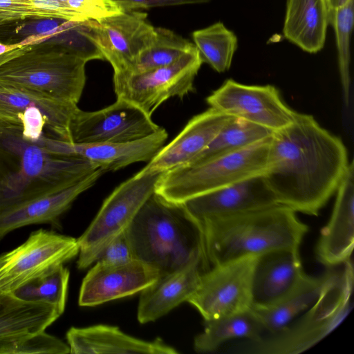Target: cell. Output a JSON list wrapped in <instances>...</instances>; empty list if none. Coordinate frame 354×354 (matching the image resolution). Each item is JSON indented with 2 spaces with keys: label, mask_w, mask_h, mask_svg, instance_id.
Segmentation results:
<instances>
[{
  "label": "cell",
  "mask_w": 354,
  "mask_h": 354,
  "mask_svg": "<svg viewBox=\"0 0 354 354\" xmlns=\"http://www.w3.org/2000/svg\"><path fill=\"white\" fill-rule=\"evenodd\" d=\"M348 165L342 140L313 115L296 112L291 124L272 133L262 176L278 204L317 216Z\"/></svg>",
  "instance_id": "cell-1"
},
{
  "label": "cell",
  "mask_w": 354,
  "mask_h": 354,
  "mask_svg": "<svg viewBox=\"0 0 354 354\" xmlns=\"http://www.w3.org/2000/svg\"><path fill=\"white\" fill-rule=\"evenodd\" d=\"M98 168L82 158L56 154L26 138L19 125L0 120V213L66 189Z\"/></svg>",
  "instance_id": "cell-2"
},
{
  "label": "cell",
  "mask_w": 354,
  "mask_h": 354,
  "mask_svg": "<svg viewBox=\"0 0 354 354\" xmlns=\"http://www.w3.org/2000/svg\"><path fill=\"white\" fill-rule=\"evenodd\" d=\"M196 227L203 269L275 250L299 251L308 230L294 210L282 205L209 219Z\"/></svg>",
  "instance_id": "cell-3"
},
{
  "label": "cell",
  "mask_w": 354,
  "mask_h": 354,
  "mask_svg": "<svg viewBox=\"0 0 354 354\" xmlns=\"http://www.w3.org/2000/svg\"><path fill=\"white\" fill-rule=\"evenodd\" d=\"M136 259L172 272L201 254L198 230L180 205L169 203L155 192L125 230Z\"/></svg>",
  "instance_id": "cell-4"
},
{
  "label": "cell",
  "mask_w": 354,
  "mask_h": 354,
  "mask_svg": "<svg viewBox=\"0 0 354 354\" xmlns=\"http://www.w3.org/2000/svg\"><path fill=\"white\" fill-rule=\"evenodd\" d=\"M86 63L50 38L0 55V84L77 104L86 84Z\"/></svg>",
  "instance_id": "cell-5"
},
{
  "label": "cell",
  "mask_w": 354,
  "mask_h": 354,
  "mask_svg": "<svg viewBox=\"0 0 354 354\" xmlns=\"http://www.w3.org/2000/svg\"><path fill=\"white\" fill-rule=\"evenodd\" d=\"M270 137L233 152L162 172L155 193L169 203L181 205L194 197L263 175Z\"/></svg>",
  "instance_id": "cell-6"
},
{
  "label": "cell",
  "mask_w": 354,
  "mask_h": 354,
  "mask_svg": "<svg viewBox=\"0 0 354 354\" xmlns=\"http://www.w3.org/2000/svg\"><path fill=\"white\" fill-rule=\"evenodd\" d=\"M338 279L330 286L298 320L282 330L267 335L241 348L243 353L255 354H297L311 348L346 317L352 308L353 266L350 260L343 264Z\"/></svg>",
  "instance_id": "cell-7"
},
{
  "label": "cell",
  "mask_w": 354,
  "mask_h": 354,
  "mask_svg": "<svg viewBox=\"0 0 354 354\" xmlns=\"http://www.w3.org/2000/svg\"><path fill=\"white\" fill-rule=\"evenodd\" d=\"M160 174L143 167L116 187L104 201L90 225L77 239L78 269H85L95 262L104 248L125 231L145 202L155 192Z\"/></svg>",
  "instance_id": "cell-8"
},
{
  "label": "cell",
  "mask_w": 354,
  "mask_h": 354,
  "mask_svg": "<svg viewBox=\"0 0 354 354\" xmlns=\"http://www.w3.org/2000/svg\"><path fill=\"white\" fill-rule=\"evenodd\" d=\"M77 104L21 87L0 84V120L19 125L35 142L52 138L72 142L71 122Z\"/></svg>",
  "instance_id": "cell-9"
},
{
  "label": "cell",
  "mask_w": 354,
  "mask_h": 354,
  "mask_svg": "<svg viewBox=\"0 0 354 354\" xmlns=\"http://www.w3.org/2000/svg\"><path fill=\"white\" fill-rule=\"evenodd\" d=\"M203 60L196 47L173 64L140 73L113 74L117 98L124 99L151 116L167 100L183 98L194 90Z\"/></svg>",
  "instance_id": "cell-10"
},
{
  "label": "cell",
  "mask_w": 354,
  "mask_h": 354,
  "mask_svg": "<svg viewBox=\"0 0 354 354\" xmlns=\"http://www.w3.org/2000/svg\"><path fill=\"white\" fill-rule=\"evenodd\" d=\"M258 256H248L212 266L201 273L187 300L205 321L249 310Z\"/></svg>",
  "instance_id": "cell-11"
},
{
  "label": "cell",
  "mask_w": 354,
  "mask_h": 354,
  "mask_svg": "<svg viewBox=\"0 0 354 354\" xmlns=\"http://www.w3.org/2000/svg\"><path fill=\"white\" fill-rule=\"evenodd\" d=\"M78 252L75 238L43 229L32 232L21 245L0 254V295L12 293Z\"/></svg>",
  "instance_id": "cell-12"
},
{
  "label": "cell",
  "mask_w": 354,
  "mask_h": 354,
  "mask_svg": "<svg viewBox=\"0 0 354 354\" xmlns=\"http://www.w3.org/2000/svg\"><path fill=\"white\" fill-rule=\"evenodd\" d=\"M206 102L210 108L223 114L273 132L291 124L296 113L274 86L245 85L233 80H227L206 98Z\"/></svg>",
  "instance_id": "cell-13"
},
{
  "label": "cell",
  "mask_w": 354,
  "mask_h": 354,
  "mask_svg": "<svg viewBox=\"0 0 354 354\" xmlns=\"http://www.w3.org/2000/svg\"><path fill=\"white\" fill-rule=\"evenodd\" d=\"M151 116L133 104L117 98L112 104L95 111L80 109L71 122L72 142H127L161 129Z\"/></svg>",
  "instance_id": "cell-14"
},
{
  "label": "cell",
  "mask_w": 354,
  "mask_h": 354,
  "mask_svg": "<svg viewBox=\"0 0 354 354\" xmlns=\"http://www.w3.org/2000/svg\"><path fill=\"white\" fill-rule=\"evenodd\" d=\"M89 35L113 74L128 72L139 55L153 41L155 27L147 14L124 11L98 21L90 20Z\"/></svg>",
  "instance_id": "cell-15"
},
{
  "label": "cell",
  "mask_w": 354,
  "mask_h": 354,
  "mask_svg": "<svg viewBox=\"0 0 354 354\" xmlns=\"http://www.w3.org/2000/svg\"><path fill=\"white\" fill-rule=\"evenodd\" d=\"M160 277L150 265L133 259L121 264L96 261L84 278L78 298L80 306H95L142 291Z\"/></svg>",
  "instance_id": "cell-16"
},
{
  "label": "cell",
  "mask_w": 354,
  "mask_h": 354,
  "mask_svg": "<svg viewBox=\"0 0 354 354\" xmlns=\"http://www.w3.org/2000/svg\"><path fill=\"white\" fill-rule=\"evenodd\" d=\"M276 205L279 204L261 175L194 197L180 205L196 225L209 219Z\"/></svg>",
  "instance_id": "cell-17"
},
{
  "label": "cell",
  "mask_w": 354,
  "mask_h": 354,
  "mask_svg": "<svg viewBox=\"0 0 354 354\" xmlns=\"http://www.w3.org/2000/svg\"><path fill=\"white\" fill-rule=\"evenodd\" d=\"M167 138V131L161 128L147 137L127 142L76 143L46 138L42 144L56 154L86 160L106 172L138 162H149Z\"/></svg>",
  "instance_id": "cell-18"
},
{
  "label": "cell",
  "mask_w": 354,
  "mask_h": 354,
  "mask_svg": "<svg viewBox=\"0 0 354 354\" xmlns=\"http://www.w3.org/2000/svg\"><path fill=\"white\" fill-rule=\"evenodd\" d=\"M333 209L317 241V260L332 268L351 259L354 245V167L349 163L337 189Z\"/></svg>",
  "instance_id": "cell-19"
},
{
  "label": "cell",
  "mask_w": 354,
  "mask_h": 354,
  "mask_svg": "<svg viewBox=\"0 0 354 354\" xmlns=\"http://www.w3.org/2000/svg\"><path fill=\"white\" fill-rule=\"evenodd\" d=\"M306 275L299 251L280 250L258 256L252 282V308H270L290 294Z\"/></svg>",
  "instance_id": "cell-20"
},
{
  "label": "cell",
  "mask_w": 354,
  "mask_h": 354,
  "mask_svg": "<svg viewBox=\"0 0 354 354\" xmlns=\"http://www.w3.org/2000/svg\"><path fill=\"white\" fill-rule=\"evenodd\" d=\"M233 117L212 108L192 118L168 145H164L145 168L162 173L190 163Z\"/></svg>",
  "instance_id": "cell-21"
},
{
  "label": "cell",
  "mask_w": 354,
  "mask_h": 354,
  "mask_svg": "<svg viewBox=\"0 0 354 354\" xmlns=\"http://www.w3.org/2000/svg\"><path fill=\"white\" fill-rule=\"evenodd\" d=\"M201 263L202 254H199L180 268L161 275L141 291L137 312L139 322H153L187 301L198 284Z\"/></svg>",
  "instance_id": "cell-22"
},
{
  "label": "cell",
  "mask_w": 354,
  "mask_h": 354,
  "mask_svg": "<svg viewBox=\"0 0 354 354\" xmlns=\"http://www.w3.org/2000/svg\"><path fill=\"white\" fill-rule=\"evenodd\" d=\"M105 171L97 169L74 185L8 209L0 213V240L10 232L30 224H55L73 201L91 188Z\"/></svg>",
  "instance_id": "cell-23"
},
{
  "label": "cell",
  "mask_w": 354,
  "mask_h": 354,
  "mask_svg": "<svg viewBox=\"0 0 354 354\" xmlns=\"http://www.w3.org/2000/svg\"><path fill=\"white\" fill-rule=\"evenodd\" d=\"M70 353L176 354L178 352L161 339L145 341L129 335L116 326L97 324L71 327L66 333Z\"/></svg>",
  "instance_id": "cell-24"
},
{
  "label": "cell",
  "mask_w": 354,
  "mask_h": 354,
  "mask_svg": "<svg viewBox=\"0 0 354 354\" xmlns=\"http://www.w3.org/2000/svg\"><path fill=\"white\" fill-rule=\"evenodd\" d=\"M61 315L45 303L25 301L12 293L0 295V354H10L17 342L45 331Z\"/></svg>",
  "instance_id": "cell-25"
},
{
  "label": "cell",
  "mask_w": 354,
  "mask_h": 354,
  "mask_svg": "<svg viewBox=\"0 0 354 354\" xmlns=\"http://www.w3.org/2000/svg\"><path fill=\"white\" fill-rule=\"evenodd\" d=\"M341 271L329 270L319 277L306 274L298 286L277 304L268 308H252L266 333L284 329L301 313L308 310L339 277Z\"/></svg>",
  "instance_id": "cell-26"
},
{
  "label": "cell",
  "mask_w": 354,
  "mask_h": 354,
  "mask_svg": "<svg viewBox=\"0 0 354 354\" xmlns=\"http://www.w3.org/2000/svg\"><path fill=\"white\" fill-rule=\"evenodd\" d=\"M328 25L325 0H287L283 32L301 50L309 53L320 51Z\"/></svg>",
  "instance_id": "cell-27"
},
{
  "label": "cell",
  "mask_w": 354,
  "mask_h": 354,
  "mask_svg": "<svg viewBox=\"0 0 354 354\" xmlns=\"http://www.w3.org/2000/svg\"><path fill=\"white\" fill-rule=\"evenodd\" d=\"M266 330L250 308L243 312L205 321V328L194 338V348L199 353L216 350L226 342L246 338L257 342Z\"/></svg>",
  "instance_id": "cell-28"
},
{
  "label": "cell",
  "mask_w": 354,
  "mask_h": 354,
  "mask_svg": "<svg viewBox=\"0 0 354 354\" xmlns=\"http://www.w3.org/2000/svg\"><path fill=\"white\" fill-rule=\"evenodd\" d=\"M272 133L263 127L232 118L190 163L204 161L247 147L270 137Z\"/></svg>",
  "instance_id": "cell-29"
},
{
  "label": "cell",
  "mask_w": 354,
  "mask_h": 354,
  "mask_svg": "<svg viewBox=\"0 0 354 354\" xmlns=\"http://www.w3.org/2000/svg\"><path fill=\"white\" fill-rule=\"evenodd\" d=\"M155 32L152 43L124 73H140L170 65L196 47L194 43L169 29L155 27Z\"/></svg>",
  "instance_id": "cell-30"
},
{
  "label": "cell",
  "mask_w": 354,
  "mask_h": 354,
  "mask_svg": "<svg viewBox=\"0 0 354 354\" xmlns=\"http://www.w3.org/2000/svg\"><path fill=\"white\" fill-rule=\"evenodd\" d=\"M203 62L218 73L227 71L238 47L235 34L222 22H216L192 34Z\"/></svg>",
  "instance_id": "cell-31"
},
{
  "label": "cell",
  "mask_w": 354,
  "mask_h": 354,
  "mask_svg": "<svg viewBox=\"0 0 354 354\" xmlns=\"http://www.w3.org/2000/svg\"><path fill=\"white\" fill-rule=\"evenodd\" d=\"M69 274L68 268L60 264L23 284L12 294L25 301L51 305L62 314L66 306Z\"/></svg>",
  "instance_id": "cell-32"
},
{
  "label": "cell",
  "mask_w": 354,
  "mask_h": 354,
  "mask_svg": "<svg viewBox=\"0 0 354 354\" xmlns=\"http://www.w3.org/2000/svg\"><path fill=\"white\" fill-rule=\"evenodd\" d=\"M73 21L56 18H27L0 26V42L26 45L52 38Z\"/></svg>",
  "instance_id": "cell-33"
},
{
  "label": "cell",
  "mask_w": 354,
  "mask_h": 354,
  "mask_svg": "<svg viewBox=\"0 0 354 354\" xmlns=\"http://www.w3.org/2000/svg\"><path fill=\"white\" fill-rule=\"evenodd\" d=\"M66 354L70 347L61 339L45 331L27 337L17 342L10 354Z\"/></svg>",
  "instance_id": "cell-34"
},
{
  "label": "cell",
  "mask_w": 354,
  "mask_h": 354,
  "mask_svg": "<svg viewBox=\"0 0 354 354\" xmlns=\"http://www.w3.org/2000/svg\"><path fill=\"white\" fill-rule=\"evenodd\" d=\"M30 18H56L71 21L86 19L60 0H24Z\"/></svg>",
  "instance_id": "cell-35"
},
{
  "label": "cell",
  "mask_w": 354,
  "mask_h": 354,
  "mask_svg": "<svg viewBox=\"0 0 354 354\" xmlns=\"http://www.w3.org/2000/svg\"><path fill=\"white\" fill-rule=\"evenodd\" d=\"M66 4L88 20L98 21L124 12L111 0H67Z\"/></svg>",
  "instance_id": "cell-36"
},
{
  "label": "cell",
  "mask_w": 354,
  "mask_h": 354,
  "mask_svg": "<svg viewBox=\"0 0 354 354\" xmlns=\"http://www.w3.org/2000/svg\"><path fill=\"white\" fill-rule=\"evenodd\" d=\"M135 259L125 231H124L104 248L96 261L109 264H121Z\"/></svg>",
  "instance_id": "cell-37"
},
{
  "label": "cell",
  "mask_w": 354,
  "mask_h": 354,
  "mask_svg": "<svg viewBox=\"0 0 354 354\" xmlns=\"http://www.w3.org/2000/svg\"><path fill=\"white\" fill-rule=\"evenodd\" d=\"M115 1L123 11L139 10L155 7L182 6L205 3L211 0H111Z\"/></svg>",
  "instance_id": "cell-38"
},
{
  "label": "cell",
  "mask_w": 354,
  "mask_h": 354,
  "mask_svg": "<svg viewBox=\"0 0 354 354\" xmlns=\"http://www.w3.org/2000/svg\"><path fill=\"white\" fill-rule=\"evenodd\" d=\"M30 18L24 0H0V26Z\"/></svg>",
  "instance_id": "cell-39"
},
{
  "label": "cell",
  "mask_w": 354,
  "mask_h": 354,
  "mask_svg": "<svg viewBox=\"0 0 354 354\" xmlns=\"http://www.w3.org/2000/svg\"><path fill=\"white\" fill-rule=\"evenodd\" d=\"M328 8V12L334 10L339 7H342L348 3L354 0H325Z\"/></svg>",
  "instance_id": "cell-40"
},
{
  "label": "cell",
  "mask_w": 354,
  "mask_h": 354,
  "mask_svg": "<svg viewBox=\"0 0 354 354\" xmlns=\"http://www.w3.org/2000/svg\"><path fill=\"white\" fill-rule=\"evenodd\" d=\"M60 1H63L64 3H66V1H67V0H60Z\"/></svg>",
  "instance_id": "cell-41"
}]
</instances>
